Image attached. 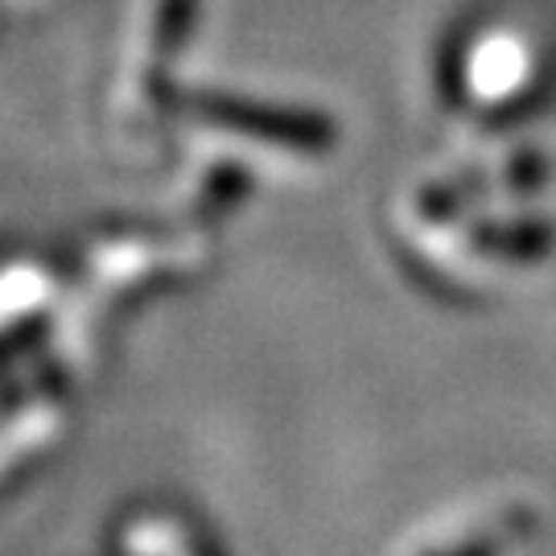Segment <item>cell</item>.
<instances>
[{
    "label": "cell",
    "mask_w": 556,
    "mask_h": 556,
    "mask_svg": "<svg viewBox=\"0 0 556 556\" xmlns=\"http://www.w3.org/2000/svg\"><path fill=\"white\" fill-rule=\"evenodd\" d=\"M206 119H215L223 128L236 132H252L264 140H280V144H321L330 140V128L321 119L298 116V112H277V108H256V103H236V100H202L199 108Z\"/></svg>",
    "instance_id": "6da1fadb"
}]
</instances>
